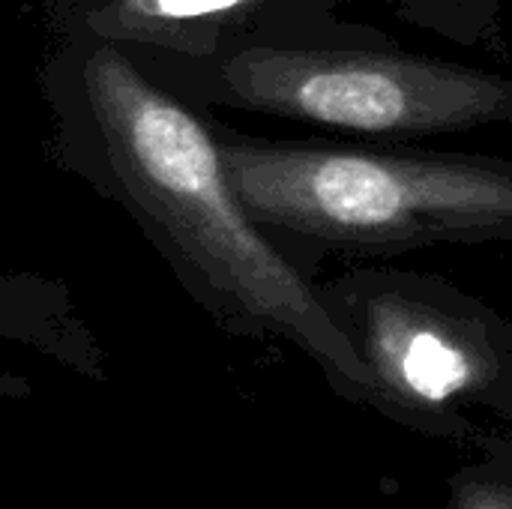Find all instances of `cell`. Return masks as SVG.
<instances>
[{"instance_id":"1","label":"cell","mask_w":512,"mask_h":509,"mask_svg":"<svg viewBox=\"0 0 512 509\" xmlns=\"http://www.w3.org/2000/svg\"><path fill=\"white\" fill-rule=\"evenodd\" d=\"M39 84L51 162L126 210L210 318L234 333L291 339L333 381L372 393L321 291L234 195L204 108L123 48L78 33H51Z\"/></svg>"},{"instance_id":"7","label":"cell","mask_w":512,"mask_h":509,"mask_svg":"<svg viewBox=\"0 0 512 509\" xmlns=\"http://www.w3.org/2000/svg\"><path fill=\"white\" fill-rule=\"evenodd\" d=\"M453 509H512V492L501 486H468Z\"/></svg>"},{"instance_id":"3","label":"cell","mask_w":512,"mask_h":509,"mask_svg":"<svg viewBox=\"0 0 512 509\" xmlns=\"http://www.w3.org/2000/svg\"><path fill=\"white\" fill-rule=\"evenodd\" d=\"M144 69L198 108L366 135H441L512 120V78L417 54L336 48L312 33Z\"/></svg>"},{"instance_id":"2","label":"cell","mask_w":512,"mask_h":509,"mask_svg":"<svg viewBox=\"0 0 512 509\" xmlns=\"http://www.w3.org/2000/svg\"><path fill=\"white\" fill-rule=\"evenodd\" d=\"M225 177L261 225L351 252L512 240V162L267 141L216 126Z\"/></svg>"},{"instance_id":"5","label":"cell","mask_w":512,"mask_h":509,"mask_svg":"<svg viewBox=\"0 0 512 509\" xmlns=\"http://www.w3.org/2000/svg\"><path fill=\"white\" fill-rule=\"evenodd\" d=\"M318 0H45L48 33L123 48L141 66L195 63L249 42L312 33Z\"/></svg>"},{"instance_id":"4","label":"cell","mask_w":512,"mask_h":509,"mask_svg":"<svg viewBox=\"0 0 512 509\" xmlns=\"http://www.w3.org/2000/svg\"><path fill=\"white\" fill-rule=\"evenodd\" d=\"M321 297L357 345L372 393L444 408L480 393L498 372L486 324L453 309L444 291L408 285L405 276L354 273Z\"/></svg>"},{"instance_id":"6","label":"cell","mask_w":512,"mask_h":509,"mask_svg":"<svg viewBox=\"0 0 512 509\" xmlns=\"http://www.w3.org/2000/svg\"><path fill=\"white\" fill-rule=\"evenodd\" d=\"M0 348H27L57 366L105 381V351L66 282L0 270Z\"/></svg>"}]
</instances>
